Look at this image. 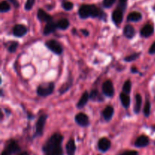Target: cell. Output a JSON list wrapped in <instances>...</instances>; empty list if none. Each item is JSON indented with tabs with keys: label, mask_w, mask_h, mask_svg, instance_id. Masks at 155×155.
I'll return each mask as SVG.
<instances>
[{
	"label": "cell",
	"mask_w": 155,
	"mask_h": 155,
	"mask_svg": "<svg viewBox=\"0 0 155 155\" xmlns=\"http://www.w3.org/2000/svg\"><path fill=\"white\" fill-rule=\"evenodd\" d=\"M56 29H58L56 23H54L53 21H50V22L47 23L46 25H45V27H44L43 34L45 35V36L51 34V33H54V32L55 31Z\"/></svg>",
	"instance_id": "9a60e30c"
},
{
	"label": "cell",
	"mask_w": 155,
	"mask_h": 155,
	"mask_svg": "<svg viewBox=\"0 0 155 155\" xmlns=\"http://www.w3.org/2000/svg\"><path fill=\"white\" fill-rule=\"evenodd\" d=\"M120 99L122 105L124 106L126 109H127L130 107L131 100H130V97L129 96L128 94L124 93V92L120 93Z\"/></svg>",
	"instance_id": "ffe728a7"
},
{
	"label": "cell",
	"mask_w": 155,
	"mask_h": 155,
	"mask_svg": "<svg viewBox=\"0 0 155 155\" xmlns=\"http://www.w3.org/2000/svg\"><path fill=\"white\" fill-rule=\"evenodd\" d=\"M153 130H155V126H154V127H153Z\"/></svg>",
	"instance_id": "b9f144b4"
},
{
	"label": "cell",
	"mask_w": 155,
	"mask_h": 155,
	"mask_svg": "<svg viewBox=\"0 0 155 155\" xmlns=\"http://www.w3.org/2000/svg\"><path fill=\"white\" fill-rule=\"evenodd\" d=\"M73 80L72 78H70L69 80H68L67 83H65L63 85V86H61V87L59 89V92H60V94H64V92H66L67 91H68V89H70V88L71 87V86H72V83H73Z\"/></svg>",
	"instance_id": "d4e9b609"
},
{
	"label": "cell",
	"mask_w": 155,
	"mask_h": 155,
	"mask_svg": "<svg viewBox=\"0 0 155 155\" xmlns=\"http://www.w3.org/2000/svg\"><path fill=\"white\" fill-rule=\"evenodd\" d=\"M89 98L94 101H104V98H103L102 97H101V95H100V93H99V92L98 91V89H93V90L91 91L90 94H89Z\"/></svg>",
	"instance_id": "7402d4cb"
},
{
	"label": "cell",
	"mask_w": 155,
	"mask_h": 155,
	"mask_svg": "<svg viewBox=\"0 0 155 155\" xmlns=\"http://www.w3.org/2000/svg\"><path fill=\"white\" fill-rule=\"evenodd\" d=\"M142 18V15L140 12H133L129 14L127 16V21L130 22H138V21H141Z\"/></svg>",
	"instance_id": "44dd1931"
},
{
	"label": "cell",
	"mask_w": 155,
	"mask_h": 155,
	"mask_svg": "<svg viewBox=\"0 0 155 155\" xmlns=\"http://www.w3.org/2000/svg\"><path fill=\"white\" fill-rule=\"evenodd\" d=\"M37 18L40 21H42V22H46L48 23L50 21H52V17L50 15H48L46 12L43 10L42 8L38 9L37 12Z\"/></svg>",
	"instance_id": "7c38bea8"
},
{
	"label": "cell",
	"mask_w": 155,
	"mask_h": 155,
	"mask_svg": "<svg viewBox=\"0 0 155 155\" xmlns=\"http://www.w3.org/2000/svg\"><path fill=\"white\" fill-rule=\"evenodd\" d=\"M57 27L58 29H60L61 30H65L69 27L70 26V22L68 19L66 18H62V19L59 20L57 23Z\"/></svg>",
	"instance_id": "cb8c5ba5"
},
{
	"label": "cell",
	"mask_w": 155,
	"mask_h": 155,
	"mask_svg": "<svg viewBox=\"0 0 155 155\" xmlns=\"http://www.w3.org/2000/svg\"><path fill=\"white\" fill-rule=\"evenodd\" d=\"M54 84L53 83H48L46 84L39 85L36 89V92L39 96L47 97L51 95L54 90Z\"/></svg>",
	"instance_id": "3957f363"
},
{
	"label": "cell",
	"mask_w": 155,
	"mask_h": 155,
	"mask_svg": "<svg viewBox=\"0 0 155 155\" xmlns=\"http://www.w3.org/2000/svg\"><path fill=\"white\" fill-rule=\"evenodd\" d=\"M102 92L107 97H112L114 95V87L111 80H106L102 85Z\"/></svg>",
	"instance_id": "8992f818"
},
{
	"label": "cell",
	"mask_w": 155,
	"mask_h": 155,
	"mask_svg": "<svg viewBox=\"0 0 155 155\" xmlns=\"http://www.w3.org/2000/svg\"><path fill=\"white\" fill-rule=\"evenodd\" d=\"M47 118H48V115L47 114H42L39 117V118L38 119L37 122L36 124V133H35L34 136H42Z\"/></svg>",
	"instance_id": "5b68a950"
},
{
	"label": "cell",
	"mask_w": 155,
	"mask_h": 155,
	"mask_svg": "<svg viewBox=\"0 0 155 155\" xmlns=\"http://www.w3.org/2000/svg\"><path fill=\"white\" fill-rule=\"evenodd\" d=\"M154 32V29L152 24H147L146 25H145L142 28V30H141L140 31V34L142 37L147 38L152 36Z\"/></svg>",
	"instance_id": "8fae6325"
},
{
	"label": "cell",
	"mask_w": 155,
	"mask_h": 155,
	"mask_svg": "<svg viewBox=\"0 0 155 155\" xmlns=\"http://www.w3.org/2000/svg\"><path fill=\"white\" fill-rule=\"evenodd\" d=\"M132 89V83L130 80H127V81L124 83V86H123V91H124V93L129 94L131 92Z\"/></svg>",
	"instance_id": "83f0119b"
},
{
	"label": "cell",
	"mask_w": 155,
	"mask_h": 155,
	"mask_svg": "<svg viewBox=\"0 0 155 155\" xmlns=\"http://www.w3.org/2000/svg\"><path fill=\"white\" fill-rule=\"evenodd\" d=\"M142 104V98L140 94H136V104L134 107L135 114H139L141 110V107Z\"/></svg>",
	"instance_id": "603a6c76"
},
{
	"label": "cell",
	"mask_w": 155,
	"mask_h": 155,
	"mask_svg": "<svg viewBox=\"0 0 155 155\" xmlns=\"http://www.w3.org/2000/svg\"><path fill=\"white\" fill-rule=\"evenodd\" d=\"M117 0H103L102 1V6L105 8H109L112 7L113 5L116 2Z\"/></svg>",
	"instance_id": "d6a6232c"
},
{
	"label": "cell",
	"mask_w": 155,
	"mask_h": 155,
	"mask_svg": "<svg viewBox=\"0 0 155 155\" xmlns=\"http://www.w3.org/2000/svg\"><path fill=\"white\" fill-rule=\"evenodd\" d=\"M127 1L128 0H118V5L117 8H119L122 10L123 12H125L127 6Z\"/></svg>",
	"instance_id": "4dcf8cb0"
},
{
	"label": "cell",
	"mask_w": 155,
	"mask_h": 155,
	"mask_svg": "<svg viewBox=\"0 0 155 155\" xmlns=\"http://www.w3.org/2000/svg\"><path fill=\"white\" fill-rule=\"evenodd\" d=\"M76 149H77V147H76L75 141L74 139H71L66 145L67 154L68 155H75Z\"/></svg>",
	"instance_id": "e0dca14e"
},
{
	"label": "cell",
	"mask_w": 155,
	"mask_h": 155,
	"mask_svg": "<svg viewBox=\"0 0 155 155\" xmlns=\"http://www.w3.org/2000/svg\"><path fill=\"white\" fill-rule=\"evenodd\" d=\"M140 52H136V53H133V54H131L130 55L127 56V57L124 58V61L127 62H131L133 61H136V59L139 58L140 57Z\"/></svg>",
	"instance_id": "4316f807"
},
{
	"label": "cell",
	"mask_w": 155,
	"mask_h": 155,
	"mask_svg": "<svg viewBox=\"0 0 155 155\" xmlns=\"http://www.w3.org/2000/svg\"><path fill=\"white\" fill-rule=\"evenodd\" d=\"M143 112L144 115H145L146 117H148L150 116V114H151V103H150L149 100H147L146 102H145Z\"/></svg>",
	"instance_id": "f1b7e54d"
},
{
	"label": "cell",
	"mask_w": 155,
	"mask_h": 155,
	"mask_svg": "<svg viewBox=\"0 0 155 155\" xmlns=\"http://www.w3.org/2000/svg\"><path fill=\"white\" fill-rule=\"evenodd\" d=\"M148 52H149L150 54H155V41L153 42V44L151 45V47H150Z\"/></svg>",
	"instance_id": "8d00e7d4"
},
{
	"label": "cell",
	"mask_w": 155,
	"mask_h": 155,
	"mask_svg": "<svg viewBox=\"0 0 155 155\" xmlns=\"http://www.w3.org/2000/svg\"><path fill=\"white\" fill-rule=\"evenodd\" d=\"M80 31H81V33H83L84 36H88L89 35V32L87 30H85V29H81V30H80Z\"/></svg>",
	"instance_id": "74e56055"
},
{
	"label": "cell",
	"mask_w": 155,
	"mask_h": 155,
	"mask_svg": "<svg viewBox=\"0 0 155 155\" xmlns=\"http://www.w3.org/2000/svg\"><path fill=\"white\" fill-rule=\"evenodd\" d=\"M45 45L47 48L56 54H61L63 52V48L58 41L55 39H50L45 42Z\"/></svg>",
	"instance_id": "277c9868"
},
{
	"label": "cell",
	"mask_w": 155,
	"mask_h": 155,
	"mask_svg": "<svg viewBox=\"0 0 155 155\" xmlns=\"http://www.w3.org/2000/svg\"><path fill=\"white\" fill-rule=\"evenodd\" d=\"M11 10V5L7 1L4 0L0 4V12L2 13H5V12H8Z\"/></svg>",
	"instance_id": "484cf974"
},
{
	"label": "cell",
	"mask_w": 155,
	"mask_h": 155,
	"mask_svg": "<svg viewBox=\"0 0 155 155\" xmlns=\"http://www.w3.org/2000/svg\"><path fill=\"white\" fill-rule=\"evenodd\" d=\"M12 4V5L15 8H18L20 7V3L18 0H8Z\"/></svg>",
	"instance_id": "d590c367"
},
{
	"label": "cell",
	"mask_w": 155,
	"mask_h": 155,
	"mask_svg": "<svg viewBox=\"0 0 155 155\" xmlns=\"http://www.w3.org/2000/svg\"><path fill=\"white\" fill-rule=\"evenodd\" d=\"M131 72L134 73V74H137V73H139V71H138V70L136 69V68H131Z\"/></svg>",
	"instance_id": "f35d334b"
},
{
	"label": "cell",
	"mask_w": 155,
	"mask_h": 155,
	"mask_svg": "<svg viewBox=\"0 0 155 155\" xmlns=\"http://www.w3.org/2000/svg\"><path fill=\"white\" fill-rule=\"evenodd\" d=\"M64 137L60 133H54L42 146V151L45 155H64L61 144Z\"/></svg>",
	"instance_id": "6da1fadb"
},
{
	"label": "cell",
	"mask_w": 155,
	"mask_h": 155,
	"mask_svg": "<svg viewBox=\"0 0 155 155\" xmlns=\"http://www.w3.org/2000/svg\"><path fill=\"white\" fill-rule=\"evenodd\" d=\"M35 1L36 0H27L25 3V5H24V9L26 11H30L33 8V5L35 4Z\"/></svg>",
	"instance_id": "836d02e7"
},
{
	"label": "cell",
	"mask_w": 155,
	"mask_h": 155,
	"mask_svg": "<svg viewBox=\"0 0 155 155\" xmlns=\"http://www.w3.org/2000/svg\"><path fill=\"white\" fill-rule=\"evenodd\" d=\"M6 150H7L11 154H14L20 152V151H21V148H20L18 144L15 141L12 140L8 143V145L7 146V149Z\"/></svg>",
	"instance_id": "2e32d148"
},
{
	"label": "cell",
	"mask_w": 155,
	"mask_h": 155,
	"mask_svg": "<svg viewBox=\"0 0 155 155\" xmlns=\"http://www.w3.org/2000/svg\"><path fill=\"white\" fill-rule=\"evenodd\" d=\"M150 143L149 138L147 136H141L137 138L135 142V146L137 148H145L147 147Z\"/></svg>",
	"instance_id": "4fadbf2b"
},
{
	"label": "cell",
	"mask_w": 155,
	"mask_h": 155,
	"mask_svg": "<svg viewBox=\"0 0 155 155\" xmlns=\"http://www.w3.org/2000/svg\"><path fill=\"white\" fill-rule=\"evenodd\" d=\"M114 114V109L111 105H108L102 111V116L106 121H110Z\"/></svg>",
	"instance_id": "5bb4252c"
},
{
	"label": "cell",
	"mask_w": 155,
	"mask_h": 155,
	"mask_svg": "<svg viewBox=\"0 0 155 155\" xmlns=\"http://www.w3.org/2000/svg\"><path fill=\"white\" fill-rule=\"evenodd\" d=\"M124 13L122 10L119 8L115 9L114 11L112 13V21H113L114 24L115 25L118 26L120 24H121L123 21V19H124Z\"/></svg>",
	"instance_id": "9c48e42d"
},
{
	"label": "cell",
	"mask_w": 155,
	"mask_h": 155,
	"mask_svg": "<svg viewBox=\"0 0 155 155\" xmlns=\"http://www.w3.org/2000/svg\"><path fill=\"white\" fill-rule=\"evenodd\" d=\"M27 33V28L23 24H17L13 28V35L16 37H22Z\"/></svg>",
	"instance_id": "30bf717a"
},
{
	"label": "cell",
	"mask_w": 155,
	"mask_h": 155,
	"mask_svg": "<svg viewBox=\"0 0 155 155\" xmlns=\"http://www.w3.org/2000/svg\"><path fill=\"white\" fill-rule=\"evenodd\" d=\"M18 155H29V153L27 151H23V152H21Z\"/></svg>",
	"instance_id": "60d3db41"
},
{
	"label": "cell",
	"mask_w": 155,
	"mask_h": 155,
	"mask_svg": "<svg viewBox=\"0 0 155 155\" xmlns=\"http://www.w3.org/2000/svg\"><path fill=\"white\" fill-rule=\"evenodd\" d=\"M110 146H111V142L108 139L105 137L101 138L98 142V150L103 153L107 152L110 148Z\"/></svg>",
	"instance_id": "ba28073f"
},
{
	"label": "cell",
	"mask_w": 155,
	"mask_h": 155,
	"mask_svg": "<svg viewBox=\"0 0 155 155\" xmlns=\"http://www.w3.org/2000/svg\"><path fill=\"white\" fill-rule=\"evenodd\" d=\"M75 121L79 126L82 127H87L89 125V117L84 113H79L76 115Z\"/></svg>",
	"instance_id": "52a82bcc"
},
{
	"label": "cell",
	"mask_w": 155,
	"mask_h": 155,
	"mask_svg": "<svg viewBox=\"0 0 155 155\" xmlns=\"http://www.w3.org/2000/svg\"><path fill=\"white\" fill-rule=\"evenodd\" d=\"M78 15L82 19H87L89 18H99L101 20H106V14L97 7L95 5H82L78 10Z\"/></svg>",
	"instance_id": "7a4b0ae2"
},
{
	"label": "cell",
	"mask_w": 155,
	"mask_h": 155,
	"mask_svg": "<svg viewBox=\"0 0 155 155\" xmlns=\"http://www.w3.org/2000/svg\"><path fill=\"white\" fill-rule=\"evenodd\" d=\"M18 45H19V44H18V42H16V41H13L12 42H11L10 45H9L8 48L9 52H11V53L15 52L17 50V48H18Z\"/></svg>",
	"instance_id": "1f68e13d"
},
{
	"label": "cell",
	"mask_w": 155,
	"mask_h": 155,
	"mask_svg": "<svg viewBox=\"0 0 155 155\" xmlns=\"http://www.w3.org/2000/svg\"><path fill=\"white\" fill-rule=\"evenodd\" d=\"M124 33L126 37L128 38V39H132L136 35V30H135V28L132 25L127 24L124 27Z\"/></svg>",
	"instance_id": "ac0fdd59"
},
{
	"label": "cell",
	"mask_w": 155,
	"mask_h": 155,
	"mask_svg": "<svg viewBox=\"0 0 155 155\" xmlns=\"http://www.w3.org/2000/svg\"><path fill=\"white\" fill-rule=\"evenodd\" d=\"M89 99V94L88 93V92H86H86H83L81 98H80V100H79L78 102H77V108L82 109L83 107H85V105L87 104Z\"/></svg>",
	"instance_id": "d6986e66"
},
{
	"label": "cell",
	"mask_w": 155,
	"mask_h": 155,
	"mask_svg": "<svg viewBox=\"0 0 155 155\" xmlns=\"http://www.w3.org/2000/svg\"><path fill=\"white\" fill-rule=\"evenodd\" d=\"M118 155H139V152L136 151H133V150H129V151H124Z\"/></svg>",
	"instance_id": "e575fe53"
},
{
	"label": "cell",
	"mask_w": 155,
	"mask_h": 155,
	"mask_svg": "<svg viewBox=\"0 0 155 155\" xmlns=\"http://www.w3.org/2000/svg\"><path fill=\"white\" fill-rule=\"evenodd\" d=\"M61 6L64 10L71 11L74 8V4L69 1H63L61 3Z\"/></svg>",
	"instance_id": "f546056e"
},
{
	"label": "cell",
	"mask_w": 155,
	"mask_h": 155,
	"mask_svg": "<svg viewBox=\"0 0 155 155\" xmlns=\"http://www.w3.org/2000/svg\"><path fill=\"white\" fill-rule=\"evenodd\" d=\"M1 155H11V154L7 151V150H5V151H3L2 152Z\"/></svg>",
	"instance_id": "ab89813d"
}]
</instances>
